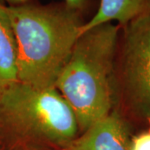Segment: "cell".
Segmentation results:
<instances>
[{
    "label": "cell",
    "instance_id": "6da1fadb",
    "mask_svg": "<svg viewBox=\"0 0 150 150\" xmlns=\"http://www.w3.org/2000/svg\"><path fill=\"white\" fill-rule=\"evenodd\" d=\"M8 9L16 39L18 82L55 88L87 21V11L61 0L47 4L30 0Z\"/></svg>",
    "mask_w": 150,
    "mask_h": 150
},
{
    "label": "cell",
    "instance_id": "7a4b0ae2",
    "mask_svg": "<svg viewBox=\"0 0 150 150\" xmlns=\"http://www.w3.org/2000/svg\"><path fill=\"white\" fill-rule=\"evenodd\" d=\"M120 26L108 23L78 38L55 88L69 104L79 134L113 108V67Z\"/></svg>",
    "mask_w": 150,
    "mask_h": 150
},
{
    "label": "cell",
    "instance_id": "3957f363",
    "mask_svg": "<svg viewBox=\"0 0 150 150\" xmlns=\"http://www.w3.org/2000/svg\"><path fill=\"white\" fill-rule=\"evenodd\" d=\"M79 134L74 112L56 88L18 82L0 97L4 150H62Z\"/></svg>",
    "mask_w": 150,
    "mask_h": 150
},
{
    "label": "cell",
    "instance_id": "277c9868",
    "mask_svg": "<svg viewBox=\"0 0 150 150\" xmlns=\"http://www.w3.org/2000/svg\"><path fill=\"white\" fill-rule=\"evenodd\" d=\"M113 108L131 130L150 129V11L120 27Z\"/></svg>",
    "mask_w": 150,
    "mask_h": 150
},
{
    "label": "cell",
    "instance_id": "5b68a950",
    "mask_svg": "<svg viewBox=\"0 0 150 150\" xmlns=\"http://www.w3.org/2000/svg\"><path fill=\"white\" fill-rule=\"evenodd\" d=\"M131 134L129 125L112 111L62 150H129Z\"/></svg>",
    "mask_w": 150,
    "mask_h": 150
},
{
    "label": "cell",
    "instance_id": "8992f818",
    "mask_svg": "<svg viewBox=\"0 0 150 150\" xmlns=\"http://www.w3.org/2000/svg\"><path fill=\"white\" fill-rule=\"evenodd\" d=\"M149 11L150 0H99L98 9L83 24L80 34L96 26L114 21L123 27Z\"/></svg>",
    "mask_w": 150,
    "mask_h": 150
},
{
    "label": "cell",
    "instance_id": "52a82bcc",
    "mask_svg": "<svg viewBox=\"0 0 150 150\" xmlns=\"http://www.w3.org/2000/svg\"><path fill=\"white\" fill-rule=\"evenodd\" d=\"M18 83V51L8 5L0 1V97Z\"/></svg>",
    "mask_w": 150,
    "mask_h": 150
},
{
    "label": "cell",
    "instance_id": "ba28073f",
    "mask_svg": "<svg viewBox=\"0 0 150 150\" xmlns=\"http://www.w3.org/2000/svg\"><path fill=\"white\" fill-rule=\"evenodd\" d=\"M129 150H150V129L140 130L131 137Z\"/></svg>",
    "mask_w": 150,
    "mask_h": 150
},
{
    "label": "cell",
    "instance_id": "9c48e42d",
    "mask_svg": "<svg viewBox=\"0 0 150 150\" xmlns=\"http://www.w3.org/2000/svg\"><path fill=\"white\" fill-rule=\"evenodd\" d=\"M0 1L4 3L8 6H15L24 4L30 0H0ZM61 1H64L69 5L85 11H88L90 4V0H61Z\"/></svg>",
    "mask_w": 150,
    "mask_h": 150
},
{
    "label": "cell",
    "instance_id": "30bf717a",
    "mask_svg": "<svg viewBox=\"0 0 150 150\" xmlns=\"http://www.w3.org/2000/svg\"><path fill=\"white\" fill-rule=\"evenodd\" d=\"M0 150H4V148H3L2 145H0Z\"/></svg>",
    "mask_w": 150,
    "mask_h": 150
},
{
    "label": "cell",
    "instance_id": "8fae6325",
    "mask_svg": "<svg viewBox=\"0 0 150 150\" xmlns=\"http://www.w3.org/2000/svg\"><path fill=\"white\" fill-rule=\"evenodd\" d=\"M0 145H1V139H0Z\"/></svg>",
    "mask_w": 150,
    "mask_h": 150
}]
</instances>
